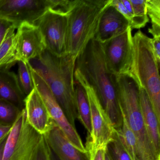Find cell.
Here are the masks:
<instances>
[{"label": "cell", "instance_id": "ba28073f", "mask_svg": "<svg viewBox=\"0 0 160 160\" xmlns=\"http://www.w3.org/2000/svg\"><path fill=\"white\" fill-rule=\"evenodd\" d=\"M67 15L49 10L34 24L42 32L46 50L59 58L68 54Z\"/></svg>", "mask_w": 160, "mask_h": 160}, {"label": "cell", "instance_id": "5b68a950", "mask_svg": "<svg viewBox=\"0 0 160 160\" xmlns=\"http://www.w3.org/2000/svg\"><path fill=\"white\" fill-rule=\"evenodd\" d=\"M132 62L128 75L145 91L160 122V64L154 57L151 38L139 30L132 36Z\"/></svg>", "mask_w": 160, "mask_h": 160}, {"label": "cell", "instance_id": "603a6c76", "mask_svg": "<svg viewBox=\"0 0 160 160\" xmlns=\"http://www.w3.org/2000/svg\"><path fill=\"white\" fill-rule=\"evenodd\" d=\"M18 63V81L22 91L26 96L34 88V84L30 69L29 62L19 61Z\"/></svg>", "mask_w": 160, "mask_h": 160}, {"label": "cell", "instance_id": "8fae6325", "mask_svg": "<svg viewBox=\"0 0 160 160\" xmlns=\"http://www.w3.org/2000/svg\"><path fill=\"white\" fill-rule=\"evenodd\" d=\"M29 65L34 88L42 99L53 122L59 127L68 140L75 148L82 152H87L88 151L75 127L70 123L45 81L31 67L29 63Z\"/></svg>", "mask_w": 160, "mask_h": 160}, {"label": "cell", "instance_id": "30bf717a", "mask_svg": "<svg viewBox=\"0 0 160 160\" xmlns=\"http://www.w3.org/2000/svg\"><path fill=\"white\" fill-rule=\"evenodd\" d=\"M55 5V0H0V20L18 28L24 22L34 24Z\"/></svg>", "mask_w": 160, "mask_h": 160}, {"label": "cell", "instance_id": "83f0119b", "mask_svg": "<svg viewBox=\"0 0 160 160\" xmlns=\"http://www.w3.org/2000/svg\"><path fill=\"white\" fill-rule=\"evenodd\" d=\"M152 47L154 57L158 64L160 62V36H155L151 38Z\"/></svg>", "mask_w": 160, "mask_h": 160}, {"label": "cell", "instance_id": "7402d4cb", "mask_svg": "<svg viewBox=\"0 0 160 160\" xmlns=\"http://www.w3.org/2000/svg\"><path fill=\"white\" fill-rule=\"evenodd\" d=\"M106 152L111 160H132L116 129L112 139L107 145Z\"/></svg>", "mask_w": 160, "mask_h": 160}, {"label": "cell", "instance_id": "44dd1931", "mask_svg": "<svg viewBox=\"0 0 160 160\" xmlns=\"http://www.w3.org/2000/svg\"><path fill=\"white\" fill-rule=\"evenodd\" d=\"M133 11V20L131 28L139 29L144 28L148 22L146 0H130Z\"/></svg>", "mask_w": 160, "mask_h": 160}, {"label": "cell", "instance_id": "8992f818", "mask_svg": "<svg viewBox=\"0 0 160 160\" xmlns=\"http://www.w3.org/2000/svg\"><path fill=\"white\" fill-rule=\"evenodd\" d=\"M42 136L29 124L25 108L21 109L6 138L2 160H33Z\"/></svg>", "mask_w": 160, "mask_h": 160}, {"label": "cell", "instance_id": "4316f807", "mask_svg": "<svg viewBox=\"0 0 160 160\" xmlns=\"http://www.w3.org/2000/svg\"><path fill=\"white\" fill-rule=\"evenodd\" d=\"M111 5L114 7L120 13L130 22L131 27L132 22V17L128 12L121 0H112Z\"/></svg>", "mask_w": 160, "mask_h": 160}, {"label": "cell", "instance_id": "7a4b0ae2", "mask_svg": "<svg viewBox=\"0 0 160 160\" xmlns=\"http://www.w3.org/2000/svg\"><path fill=\"white\" fill-rule=\"evenodd\" d=\"M76 59L70 54L59 58L46 50L38 58L29 62L45 81L74 127L78 118L74 78Z\"/></svg>", "mask_w": 160, "mask_h": 160}, {"label": "cell", "instance_id": "d590c367", "mask_svg": "<svg viewBox=\"0 0 160 160\" xmlns=\"http://www.w3.org/2000/svg\"><path fill=\"white\" fill-rule=\"evenodd\" d=\"M105 160H111L106 152H105Z\"/></svg>", "mask_w": 160, "mask_h": 160}, {"label": "cell", "instance_id": "ac0fdd59", "mask_svg": "<svg viewBox=\"0 0 160 160\" xmlns=\"http://www.w3.org/2000/svg\"><path fill=\"white\" fill-rule=\"evenodd\" d=\"M17 28L14 25L8 28L0 44V69H10L18 62L16 35Z\"/></svg>", "mask_w": 160, "mask_h": 160}, {"label": "cell", "instance_id": "7c38bea8", "mask_svg": "<svg viewBox=\"0 0 160 160\" xmlns=\"http://www.w3.org/2000/svg\"><path fill=\"white\" fill-rule=\"evenodd\" d=\"M17 57L18 62L28 63L38 58L46 50L43 37L36 25L28 22L17 29Z\"/></svg>", "mask_w": 160, "mask_h": 160}, {"label": "cell", "instance_id": "4dcf8cb0", "mask_svg": "<svg viewBox=\"0 0 160 160\" xmlns=\"http://www.w3.org/2000/svg\"><path fill=\"white\" fill-rule=\"evenodd\" d=\"M13 25V24L3 20H0V44L3 39L5 32L8 28Z\"/></svg>", "mask_w": 160, "mask_h": 160}, {"label": "cell", "instance_id": "e575fe53", "mask_svg": "<svg viewBox=\"0 0 160 160\" xmlns=\"http://www.w3.org/2000/svg\"><path fill=\"white\" fill-rule=\"evenodd\" d=\"M51 160H60V159L52 152V151H51Z\"/></svg>", "mask_w": 160, "mask_h": 160}, {"label": "cell", "instance_id": "9c48e42d", "mask_svg": "<svg viewBox=\"0 0 160 160\" xmlns=\"http://www.w3.org/2000/svg\"><path fill=\"white\" fill-rule=\"evenodd\" d=\"M131 27L101 43L108 68L115 76L129 74L132 62L133 43Z\"/></svg>", "mask_w": 160, "mask_h": 160}, {"label": "cell", "instance_id": "5bb4252c", "mask_svg": "<svg viewBox=\"0 0 160 160\" xmlns=\"http://www.w3.org/2000/svg\"><path fill=\"white\" fill-rule=\"evenodd\" d=\"M44 136L52 152L60 160H90L88 152H82L78 149L54 122Z\"/></svg>", "mask_w": 160, "mask_h": 160}, {"label": "cell", "instance_id": "277c9868", "mask_svg": "<svg viewBox=\"0 0 160 160\" xmlns=\"http://www.w3.org/2000/svg\"><path fill=\"white\" fill-rule=\"evenodd\" d=\"M112 0H76L68 14V54L77 58L98 32L101 18Z\"/></svg>", "mask_w": 160, "mask_h": 160}, {"label": "cell", "instance_id": "2e32d148", "mask_svg": "<svg viewBox=\"0 0 160 160\" xmlns=\"http://www.w3.org/2000/svg\"><path fill=\"white\" fill-rule=\"evenodd\" d=\"M26 97L17 74L10 69H0V98L17 106L24 105Z\"/></svg>", "mask_w": 160, "mask_h": 160}, {"label": "cell", "instance_id": "4fadbf2b", "mask_svg": "<svg viewBox=\"0 0 160 160\" xmlns=\"http://www.w3.org/2000/svg\"><path fill=\"white\" fill-rule=\"evenodd\" d=\"M24 106L29 124L41 135L46 134L52 127L53 121L35 88L26 96Z\"/></svg>", "mask_w": 160, "mask_h": 160}, {"label": "cell", "instance_id": "836d02e7", "mask_svg": "<svg viewBox=\"0 0 160 160\" xmlns=\"http://www.w3.org/2000/svg\"><path fill=\"white\" fill-rule=\"evenodd\" d=\"M7 138L0 141V160H2L3 149H4V145H5Z\"/></svg>", "mask_w": 160, "mask_h": 160}, {"label": "cell", "instance_id": "d6986e66", "mask_svg": "<svg viewBox=\"0 0 160 160\" xmlns=\"http://www.w3.org/2000/svg\"><path fill=\"white\" fill-rule=\"evenodd\" d=\"M75 91L78 119L90 135L92 132V126L89 103L85 89L76 80Z\"/></svg>", "mask_w": 160, "mask_h": 160}, {"label": "cell", "instance_id": "d6a6232c", "mask_svg": "<svg viewBox=\"0 0 160 160\" xmlns=\"http://www.w3.org/2000/svg\"><path fill=\"white\" fill-rule=\"evenodd\" d=\"M125 8L128 11V12L132 16L133 18V11L132 4L130 2V0H121ZM133 20V19H132Z\"/></svg>", "mask_w": 160, "mask_h": 160}, {"label": "cell", "instance_id": "cb8c5ba5", "mask_svg": "<svg viewBox=\"0 0 160 160\" xmlns=\"http://www.w3.org/2000/svg\"><path fill=\"white\" fill-rule=\"evenodd\" d=\"M17 107L12 103L0 98V120L10 122L15 119L19 111Z\"/></svg>", "mask_w": 160, "mask_h": 160}, {"label": "cell", "instance_id": "f1b7e54d", "mask_svg": "<svg viewBox=\"0 0 160 160\" xmlns=\"http://www.w3.org/2000/svg\"><path fill=\"white\" fill-rule=\"evenodd\" d=\"M88 151L90 154V160H105L106 149L90 150Z\"/></svg>", "mask_w": 160, "mask_h": 160}, {"label": "cell", "instance_id": "e0dca14e", "mask_svg": "<svg viewBox=\"0 0 160 160\" xmlns=\"http://www.w3.org/2000/svg\"><path fill=\"white\" fill-rule=\"evenodd\" d=\"M139 102L142 117L157 153L160 155V122L158 120L145 91L139 88Z\"/></svg>", "mask_w": 160, "mask_h": 160}, {"label": "cell", "instance_id": "6da1fadb", "mask_svg": "<svg viewBox=\"0 0 160 160\" xmlns=\"http://www.w3.org/2000/svg\"><path fill=\"white\" fill-rule=\"evenodd\" d=\"M75 68L95 92L103 109L116 130L121 127L122 118L116 90L106 62L101 43L91 40L77 58Z\"/></svg>", "mask_w": 160, "mask_h": 160}, {"label": "cell", "instance_id": "d4e9b609", "mask_svg": "<svg viewBox=\"0 0 160 160\" xmlns=\"http://www.w3.org/2000/svg\"><path fill=\"white\" fill-rule=\"evenodd\" d=\"M146 8L152 25L160 26V0H146Z\"/></svg>", "mask_w": 160, "mask_h": 160}, {"label": "cell", "instance_id": "ffe728a7", "mask_svg": "<svg viewBox=\"0 0 160 160\" xmlns=\"http://www.w3.org/2000/svg\"><path fill=\"white\" fill-rule=\"evenodd\" d=\"M122 123L121 127L117 129L119 137L122 145L130 155L132 160H138V150L135 138L129 127L122 114Z\"/></svg>", "mask_w": 160, "mask_h": 160}, {"label": "cell", "instance_id": "1f68e13d", "mask_svg": "<svg viewBox=\"0 0 160 160\" xmlns=\"http://www.w3.org/2000/svg\"><path fill=\"white\" fill-rule=\"evenodd\" d=\"M148 32L153 37L160 36V26L152 25V27L148 29Z\"/></svg>", "mask_w": 160, "mask_h": 160}, {"label": "cell", "instance_id": "52a82bcc", "mask_svg": "<svg viewBox=\"0 0 160 160\" xmlns=\"http://www.w3.org/2000/svg\"><path fill=\"white\" fill-rule=\"evenodd\" d=\"M74 78L76 81L85 89L90 108L92 132L87 138L86 149L88 151L106 149L108 143L112 139L115 129L103 109L93 88L76 68Z\"/></svg>", "mask_w": 160, "mask_h": 160}, {"label": "cell", "instance_id": "9a60e30c", "mask_svg": "<svg viewBox=\"0 0 160 160\" xmlns=\"http://www.w3.org/2000/svg\"><path fill=\"white\" fill-rule=\"evenodd\" d=\"M130 27V22L110 5L101 18L98 32L94 39L102 43Z\"/></svg>", "mask_w": 160, "mask_h": 160}, {"label": "cell", "instance_id": "f546056e", "mask_svg": "<svg viewBox=\"0 0 160 160\" xmlns=\"http://www.w3.org/2000/svg\"><path fill=\"white\" fill-rule=\"evenodd\" d=\"M12 124H0V141L8 137L12 130Z\"/></svg>", "mask_w": 160, "mask_h": 160}, {"label": "cell", "instance_id": "3957f363", "mask_svg": "<svg viewBox=\"0 0 160 160\" xmlns=\"http://www.w3.org/2000/svg\"><path fill=\"white\" fill-rule=\"evenodd\" d=\"M113 81L121 112L136 140L138 160H160L142 117L138 85L128 74L113 75Z\"/></svg>", "mask_w": 160, "mask_h": 160}, {"label": "cell", "instance_id": "484cf974", "mask_svg": "<svg viewBox=\"0 0 160 160\" xmlns=\"http://www.w3.org/2000/svg\"><path fill=\"white\" fill-rule=\"evenodd\" d=\"M51 150L44 135L42 136L33 160H51Z\"/></svg>", "mask_w": 160, "mask_h": 160}]
</instances>
